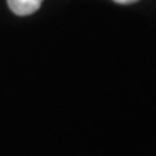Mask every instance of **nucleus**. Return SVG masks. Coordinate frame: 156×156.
<instances>
[{
  "instance_id": "f03ea898",
  "label": "nucleus",
  "mask_w": 156,
  "mask_h": 156,
  "mask_svg": "<svg viewBox=\"0 0 156 156\" xmlns=\"http://www.w3.org/2000/svg\"><path fill=\"white\" fill-rule=\"evenodd\" d=\"M113 2L120 3V5H130V3H134V2H137V0H113Z\"/></svg>"
},
{
  "instance_id": "f257e3e1",
  "label": "nucleus",
  "mask_w": 156,
  "mask_h": 156,
  "mask_svg": "<svg viewBox=\"0 0 156 156\" xmlns=\"http://www.w3.org/2000/svg\"><path fill=\"white\" fill-rule=\"evenodd\" d=\"M44 0H7V5L15 15L28 16L38 10Z\"/></svg>"
}]
</instances>
